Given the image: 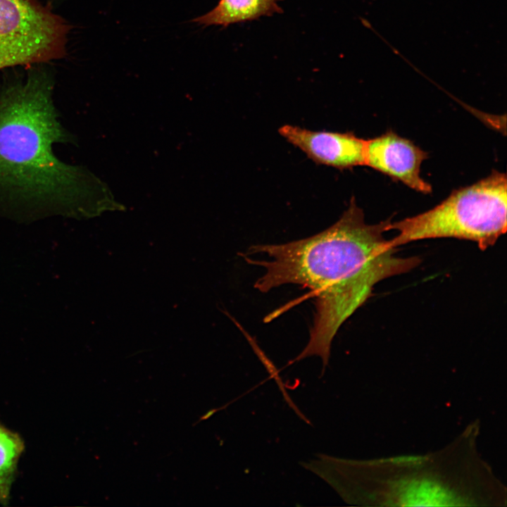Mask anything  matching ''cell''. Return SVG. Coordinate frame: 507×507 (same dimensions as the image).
<instances>
[{
    "label": "cell",
    "mask_w": 507,
    "mask_h": 507,
    "mask_svg": "<svg viewBox=\"0 0 507 507\" xmlns=\"http://www.w3.org/2000/svg\"><path fill=\"white\" fill-rule=\"evenodd\" d=\"M54 86L47 63L0 83V208L83 216L117 209L106 184L55 155L73 136L59 121Z\"/></svg>",
    "instance_id": "obj_1"
},
{
    "label": "cell",
    "mask_w": 507,
    "mask_h": 507,
    "mask_svg": "<svg viewBox=\"0 0 507 507\" xmlns=\"http://www.w3.org/2000/svg\"><path fill=\"white\" fill-rule=\"evenodd\" d=\"M391 220L370 225L354 197L340 218L326 230L296 241L256 244L249 254H265L270 260H245L264 268L254 287L261 292L284 284H299L315 296L373 274H387L398 265L399 256L384 234Z\"/></svg>",
    "instance_id": "obj_2"
},
{
    "label": "cell",
    "mask_w": 507,
    "mask_h": 507,
    "mask_svg": "<svg viewBox=\"0 0 507 507\" xmlns=\"http://www.w3.org/2000/svg\"><path fill=\"white\" fill-rule=\"evenodd\" d=\"M507 179L492 170L485 178L453 191L434 208L389 224L397 231L394 248L426 239L456 238L475 242L481 250L506 232Z\"/></svg>",
    "instance_id": "obj_3"
},
{
    "label": "cell",
    "mask_w": 507,
    "mask_h": 507,
    "mask_svg": "<svg viewBox=\"0 0 507 507\" xmlns=\"http://www.w3.org/2000/svg\"><path fill=\"white\" fill-rule=\"evenodd\" d=\"M70 30L46 0H0V70L64 58Z\"/></svg>",
    "instance_id": "obj_4"
},
{
    "label": "cell",
    "mask_w": 507,
    "mask_h": 507,
    "mask_svg": "<svg viewBox=\"0 0 507 507\" xmlns=\"http://www.w3.org/2000/svg\"><path fill=\"white\" fill-rule=\"evenodd\" d=\"M427 157L426 151L392 130L365 141V165L424 194L432 192L431 185L420 175V165Z\"/></svg>",
    "instance_id": "obj_5"
},
{
    "label": "cell",
    "mask_w": 507,
    "mask_h": 507,
    "mask_svg": "<svg viewBox=\"0 0 507 507\" xmlns=\"http://www.w3.org/2000/svg\"><path fill=\"white\" fill-rule=\"evenodd\" d=\"M278 132L318 164L341 170L365 165L366 140L351 132L312 131L290 125Z\"/></svg>",
    "instance_id": "obj_6"
},
{
    "label": "cell",
    "mask_w": 507,
    "mask_h": 507,
    "mask_svg": "<svg viewBox=\"0 0 507 507\" xmlns=\"http://www.w3.org/2000/svg\"><path fill=\"white\" fill-rule=\"evenodd\" d=\"M282 0H220L211 11L194 20L204 25H229L281 13Z\"/></svg>",
    "instance_id": "obj_7"
},
{
    "label": "cell",
    "mask_w": 507,
    "mask_h": 507,
    "mask_svg": "<svg viewBox=\"0 0 507 507\" xmlns=\"http://www.w3.org/2000/svg\"><path fill=\"white\" fill-rule=\"evenodd\" d=\"M25 444L20 436L0 423V503L7 505Z\"/></svg>",
    "instance_id": "obj_8"
},
{
    "label": "cell",
    "mask_w": 507,
    "mask_h": 507,
    "mask_svg": "<svg viewBox=\"0 0 507 507\" xmlns=\"http://www.w3.org/2000/svg\"><path fill=\"white\" fill-rule=\"evenodd\" d=\"M399 487V500L406 506H450L458 501L448 488L440 482L430 480L407 481Z\"/></svg>",
    "instance_id": "obj_9"
},
{
    "label": "cell",
    "mask_w": 507,
    "mask_h": 507,
    "mask_svg": "<svg viewBox=\"0 0 507 507\" xmlns=\"http://www.w3.org/2000/svg\"><path fill=\"white\" fill-rule=\"evenodd\" d=\"M425 462V458L418 456H403L393 458L390 463L398 466H418Z\"/></svg>",
    "instance_id": "obj_10"
}]
</instances>
